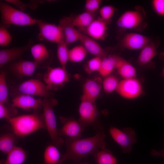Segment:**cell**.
I'll use <instances>...</instances> for the list:
<instances>
[{"label": "cell", "mask_w": 164, "mask_h": 164, "mask_svg": "<svg viewBox=\"0 0 164 164\" xmlns=\"http://www.w3.org/2000/svg\"><path fill=\"white\" fill-rule=\"evenodd\" d=\"M96 132L94 136L87 138L72 139L65 138L64 144L66 151L61 155V163L67 160L77 162L99 150L106 149L104 140L106 135L104 132L103 130Z\"/></svg>", "instance_id": "obj_1"}, {"label": "cell", "mask_w": 164, "mask_h": 164, "mask_svg": "<svg viewBox=\"0 0 164 164\" xmlns=\"http://www.w3.org/2000/svg\"><path fill=\"white\" fill-rule=\"evenodd\" d=\"M36 111L30 114L16 116L8 121L12 132L19 137H24L41 129H46L43 114Z\"/></svg>", "instance_id": "obj_2"}, {"label": "cell", "mask_w": 164, "mask_h": 164, "mask_svg": "<svg viewBox=\"0 0 164 164\" xmlns=\"http://www.w3.org/2000/svg\"><path fill=\"white\" fill-rule=\"evenodd\" d=\"M0 12L1 23L6 26H26L36 24V19L2 1H0Z\"/></svg>", "instance_id": "obj_3"}, {"label": "cell", "mask_w": 164, "mask_h": 164, "mask_svg": "<svg viewBox=\"0 0 164 164\" xmlns=\"http://www.w3.org/2000/svg\"><path fill=\"white\" fill-rule=\"evenodd\" d=\"M57 104L54 99L45 98L42 100L43 115L47 130L51 138L52 144L58 148L64 144V140L59 136L53 108Z\"/></svg>", "instance_id": "obj_4"}, {"label": "cell", "mask_w": 164, "mask_h": 164, "mask_svg": "<svg viewBox=\"0 0 164 164\" xmlns=\"http://www.w3.org/2000/svg\"><path fill=\"white\" fill-rule=\"evenodd\" d=\"M78 109V121L85 128L91 126L96 131L103 130L98 120L99 113L95 102L81 99Z\"/></svg>", "instance_id": "obj_5"}, {"label": "cell", "mask_w": 164, "mask_h": 164, "mask_svg": "<svg viewBox=\"0 0 164 164\" xmlns=\"http://www.w3.org/2000/svg\"><path fill=\"white\" fill-rule=\"evenodd\" d=\"M110 134L114 141L121 147L122 152L130 153L132 145L137 141L134 130L131 128H125L122 130L114 127L109 129Z\"/></svg>", "instance_id": "obj_6"}, {"label": "cell", "mask_w": 164, "mask_h": 164, "mask_svg": "<svg viewBox=\"0 0 164 164\" xmlns=\"http://www.w3.org/2000/svg\"><path fill=\"white\" fill-rule=\"evenodd\" d=\"M43 81L49 91L57 90L69 81L70 76L65 68L48 67L44 75Z\"/></svg>", "instance_id": "obj_7"}, {"label": "cell", "mask_w": 164, "mask_h": 164, "mask_svg": "<svg viewBox=\"0 0 164 164\" xmlns=\"http://www.w3.org/2000/svg\"><path fill=\"white\" fill-rule=\"evenodd\" d=\"M116 91L123 98L132 100L142 95L143 88L141 82L136 77L122 79L119 81Z\"/></svg>", "instance_id": "obj_8"}, {"label": "cell", "mask_w": 164, "mask_h": 164, "mask_svg": "<svg viewBox=\"0 0 164 164\" xmlns=\"http://www.w3.org/2000/svg\"><path fill=\"white\" fill-rule=\"evenodd\" d=\"M36 25L39 30L37 38L40 40H45L56 44L64 41L62 30L59 25L40 19H37Z\"/></svg>", "instance_id": "obj_9"}, {"label": "cell", "mask_w": 164, "mask_h": 164, "mask_svg": "<svg viewBox=\"0 0 164 164\" xmlns=\"http://www.w3.org/2000/svg\"><path fill=\"white\" fill-rule=\"evenodd\" d=\"M62 126L58 129L59 136L64 137L72 139L81 138L85 127L78 120L73 118L61 117Z\"/></svg>", "instance_id": "obj_10"}, {"label": "cell", "mask_w": 164, "mask_h": 164, "mask_svg": "<svg viewBox=\"0 0 164 164\" xmlns=\"http://www.w3.org/2000/svg\"><path fill=\"white\" fill-rule=\"evenodd\" d=\"M21 94L31 96H37L45 98H50L52 93L46 88L45 84L35 79L26 80L20 84L18 87Z\"/></svg>", "instance_id": "obj_11"}, {"label": "cell", "mask_w": 164, "mask_h": 164, "mask_svg": "<svg viewBox=\"0 0 164 164\" xmlns=\"http://www.w3.org/2000/svg\"><path fill=\"white\" fill-rule=\"evenodd\" d=\"M33 43V39H31L27 44L23 46L0 50V68L9 63L21 60L24 53L31 48Z\"/></svg>", "instance_id": "obj_12"}, {"label": "cell", "mask_w": 164, "mask_h": 164, "mask_svg": "<svg viewBox=\"0 0 164 164\" xmlns=\"http://www.w3.org/2000/svg\"><path fill=\"white\" fill-rule=\"evenodd\" d=\"M143 16L138 10H130L124 12L119 17L116 25L119 28L125 29H133L142 23Z\"/></svg>", "instance_id": "obj_13"}, {"label": "cell", "mask_w": 164, "mask_h": 164, "mask_svg": "<svg viewBox=\"0 0 164 164\" xmlns=\"http://www.w3.org/2000/svg\"><path fill=\"white\" fill-rule=\"evenodd\" d=\"M151 42L147 36L135 32L126 33L121 41L122 46L132 50H141Z\"/></svg>", "instance_id": "obj_14"}, {"label": "cell", "mask_w": 164, "mask_h": 164, "mask_svg": "<svg viewBox=\"0 0 164 164\" xmlns=\"http://www.w3.org/2000/svg\"><path fill=\"white\" fill-rule=\"evenodd\" d=\"M12 104L15 107L30 111H37L42 107V100L37 99L32 96L21 94L14 98L12 101Z\"/></svg>", "instance_id": "obj_15"}, {"label": "cell", "mask_w": 164, "mask_h": 164, "mask_svg": "<svg viewBox=\"0 0 164 164\" xmlns=\"http://www.w3.org/2000/svg\"><path fill=\"white\" fill-rule=\"evenodd\" d=\"M58 25L62 30L64 40L67 45L79 40L82 33L73 25L70 18L63 17L60 20Z\"/></svg>", "instance_id": "obj_16"}, {"label": "cell", "mask_w": 164, "mask_h": 164, "mask_svg": "<svg viewBox=\"0 0 164 164\" xmlns=\"http://www.w3.org/2000/svg\"><path fill=\"white\" fill-rule=\"evenodd\" d=\"M12 62L10 66V70L19 77L31 76L38 67L34 61L20 60Z\"/></svg>", "instance_id": "obj_17"}, {"label": "cell", "mask_w": 164, "mask_h": 164, "mask_svg": "<svg viewBox=\"0 0 164 164\" xmlns=\"http://www.w3.org/2000/svg\"><path fill=\"white\" fill-rule=\"evenodd\" d=\"M34 61L38 65V67L48 66L51 61V53L43 44L38 43L32 45L30 49Z\"/></svg>", "instance_id": "obj_18"}, {"label": "cell", "mask_w": 164, "mask_h": 164, "mask_svg": "<svg viewBox=\"0 0 164 164\" xmlns=\"http://www.w3.org/2000/svg\"><path fill=\"white\" fill-rule=\"evenodd\" d=\"M108 27L107 22L100 18L94 19L85 29L86 35L95 40L104 39Z\"/></svg>", "instance_id": "obj_19"}, {"label": "cell", "mask_w": 164, "mask_h": 164, "mask_svg": "<svg viewBox=\"0 0 164 164\" xmlns=\"http://www.w3.org/2000/svg\"><path fill=\"white\" fill-rule=\"evenodd\" d=\"M102 88V84L96 79H88L84 82L81 99L95 102Z\"/></svg>", "instance_id": "obj_20"}, {"label": "cell", "mask_w": 164, "mask_h": 164, "mask_svg": "<svg viewBox=\"0 0 164 164\" xmlns=\"http://www.w3.org/2000/svg\"><path fill=\"white\" fill-rule=\"evenodd\" d=\"M79 41L88 53L94 56L103 59L107 56L105 51L96 40L87 35L81 33Z\"/></svg>", "instance_id": "obj_21"}, {"label": "cell", "mask_w": 164, "mask_h": 164, "mask_svg": "<svg viewBox=\"0 0 164 164\" xmlns=\"http://www.w3.org/2000/svg\"><path fill=\"white\" fill-rule=\"evenodd\" d=\"M151 42L141 50L137 59V64L139 67H144L151 62L154 58L158 54L157 45Z\"/></svg>", "instance_id": "obj_22"}, {"label": "cell", "mask_w": 164, "mask_h": 164, "mask_svg": "<svg viewBox=\"0 0 164 164\" xmlns=\"http://www.w3.org/2000/svg\"><path fill=\"white\" fill-rule=\"evenodd\" d=\"M116 69L123 79L136 77L137 71L135 67L125 59L118 56Z\"/></svg>", "instance_id": "obj_23"}, {"label": "cell", "mask_w": 164, "mask_h": 164, "mask_svg": "<svg viewBox=\"0 0 164 164\" xmlns=\"http://www.w3.org/2000/svg\"><path fill=\"white\" fill-rule=\"evenodd\" d=\"M19 138L12 132L2 134L0 137V151L7 154L16 146Z\"/></svg>", "instance_id": "obj_24"}, {"label": "cell", "mask_w": 164, "mask_h": 164, "mask_svg": "<svg viewBox=\"0 0 164 164\" xmlns=\"http://www.w3.org/2000/svg\"><path fill=\"white\" fill-rule=\"evenodd\" d=\"M58 148L52 144L48 145L44 151L43 161L40 164H62L61 155Z\"/></svg>", "instance_id": "obj_25"}, {"label": "cell", "mask_w": 164, "mask_h": 164, "mask_svg": "<svg viewBox=\"0 0 164 164\" xmlns=\"http://www.w3.org/2000/svg\"><path fill=\"white\" fill-rule=\"evenodd\" d=\"M7 155L6 159L1 164H22L27 157L25 151L16 146Z\"/></svg>", "instance_id": "obj_26"}, {"label": "cell", "mask_w": 164, "mask_h": 164, "mask_svg": "<svg viewBox=\"0 0 164 164\" xmlns=\"http://www.w3.org/2000/svg\"><path fill=\"white\" fill-rule=\"evenodd\" d=\"M91 155L97 164H117L116 158L107 149L99 150Z\"/></svg>", "instance_id": "obj_27"}, {"label": "cell", "mask_w": 164, "mask_h": 164, "mask_svg": "<svg viewBox=\"0 0 164 164\" xmlns=\"http://www.w3.org/2000/svg\"><path fill=\"white\" fill-rule=\"evenodd\" d=\"M118 56L109 55L102 59L100 70L98 72L103 77L111 74L114 70L116 69Z\"/></svg>", "instance_id": "obj_28"}, {"label": "cell", "mask_w": 164, "mask_h": 164, "mask_svg": "<svg viewBox=\"0 0 164 164\" xmlns=\"http://www.w3.org/2000/svg\"><path fill=\"white\" fill-rule=\"evenodd\" d=\"M94 19V13L85 11L72 20V23L75 27L85 29Z\"/></svg>", "instance_id": "obj_29"}, {"label": "cell", "mask_w": 164, "mask_h": 164, "mask_svg": "<svg viewBox=\"0 0 164 164\" xmlns=\"http://www.w3.org/2000/svg\"><path fill=\"white\" fill-rule=\"evenodd\" d=\"M88 52L82 45H78L69 50V61L78 63L83 60L86 56Z\"/></svg>", "instance_id": "obj_30"}, {"label": "cell", "mask_w": 164, "mask_h": 164, "mask_svg": "<svg viewBox=\"0 0 164 164\" xmlns=\"http://www.w3.org/2000/svg\"><path fill=\"white\" fill-rule=\"evenodd\" d=\"M57 56L58 60L61 67L66 69L69 61V50L68 45L64 41L57 44Z\"/></svg>", "instance_id": "obj_31"}, {"label": "cell", "mask_w": 164, "mask_h": 164, "mask_svg": "<svg viewBox=\"0 0 164 164\" xmlns=\"http://www.w3.org/2000/svg\"><path fill=\"white\" fill-rule=\"evenodd\" d=\"M104 78L101 84L104 91L107 94L116 91L119 82L117 77L111 74Z\"/></svg>", "instance_id": "obj_32"}, {"label": "cell", "mask_w": 164, "mask_h": 164, "mask_svg": "<svg viewBox=\"0 0 164 164\" xmlns=\"http://www.w3.org/2000/svg\"><path fill=\"white\" fill-rule=\"evenodd\" d=\"M8 91L6 81L5 73L2 70L0 73V103L5 104L8 102Z\"/></svg>", "instance_id": "obj_33"}, {"label": "cell", "mask_w": 164, "mask_h": 164, "mask_svg": "<svg viewBox=\"0 0 164 164\" xmlns=\"http://www.w3.org/2000/svg\"><path fill=\"white\" fill-rule=\"evenodd\" d=\"M4 1L8 3L11 4L15 5L19 10L23 12L28 8L32 10L35 9L38 7L39 3L44 2L43 1H32L28 3H25L19 0H6Z\"/></svg>", "instance_id": "obj_34"}, {"label": "cell", "mask_w": 164, "mask_h": 164, "mask_svg": "<svg viewBox=\"0 0 164 164\" xmlns=\"http://www.w3.org/2000/svg\"><path fill=\"white\" fill-rule=\"evenodd\" d=\"M17 111L12 104L10 106L0 103V118L5 119L7 121L16 116Z\"/></svg>", "instance_id": "obj_35"}, {"label": "cell", "mask_w": 164, "mask_h": 164, "mask_svg": "<svg viewBox=\"0 0 164 164\" xmlns=\"http://www.w3.org/2000/svg\"><path fill=\"white\" fill-rule=\"evenodd\" d=\"M12 37L7 29L6 26L2 23L0 26V46H5L12 41Z\"/></svg>", "instance_id": "obj_36"}, {"label": "cell", "mask_w": 164, "mask_h": 164, "mask_svg": "<svg viewBox=\"0 0 164 164\" xmlns=\"http://www.w3.org/2000/svg\"><path fill=\"white\" fill-rule=\"evenodd\" d=\"M115 10V8L112 5L103 6L99 9L100 18L107 22L112 18Z\"/></svg>", "instance_id": "obj_37"}, {"label": "cell", "mask_w": 164, "mask_h": 164, "mask_svg": "<svg viewBox=\"0 0 164 164\" xmlns=\"http://www.w3.org/2000/svg\"><path fill=\"white\" fill-rule=\"evenodd\" d=\"M102 60V58L97 56H94L90 59L87 63L88 70L91 72H98L100 68Z\"/></svg>", "instance_id": "obj_38"}, {"label": "cell", "mask_w": 164, "mask_h": 164, "mask_svg": "<svg viewBox=\"0 0 164 164\" xmlns=\"http://www.w3.org/2000/svg\"><path fill=\"white\" fill-rule=\"evenodd\" d=\"M101 2V0H86L84 5L86 11L94 14L100 9Z\"/></svg>", "instance_id": "obj_39"}, {"label": "cell", "mask_w": 164, "mask_h": 164, "mask_svg": "<svg viewBox=\"0 0 164 164\" xmlns=\"http://www.w3.org/2000/svg\"><path fill=\"white\" fill-rule=\"evenodd\" d=\"M151 5L156 14L164 16V0H153L151 1Z\"/></svg>", "instance_id": "obj_40"}, {"label": "cell", "mask_w": 164, "mask_h": 164, "mask_svg": "<svg viewBox=\"0 0 164 164\" xmlns=\"http://www.w3.org/2000/svg\"><path fill=\"white\" fill-rule=\"evenodd\" d=\"M151 154L154 156H162L164 159V148L162 150L159 151H157L156 150L153 149L151 151Z\"/></svg>", "instance_id": "obj_41"}, {"label": "cell", "mask_w": 164, "mask_h": 164, "mask_svg": "<svg viewBox=\"0 0 164 164\" xmlns=\"http://www.w3.org/2000/svg\"><path fill=\"white\" fill-rule=\"evenodd\" d=\"M159 57L161 60L164 59V51L158 53Z\"/></svg>", "instance_id": "obj_42"}, {"label": "cell", "mask_w": 164, "mask_h": 164, "mask_svg": "<svg viewBox=\"0 0 164 164\" xmlns=\"http://www.w3.org/2000/svg\"><path fill=\"white\" fill-rule=\"evenodd\" d=\"M161 75L162 77H164V65L162 70Z\"/></svg>", "instance_id": "obj_43"}, {"label": "cell", "mask_w": 164, "mask_h": 164, "mask_svg": "<svg viewBox=\"0 0 164 164\" xmlns=\"http://www.w3.org/2000/svg\"><path fill=\"white\" fill-rule=\"evenodd\" d=\"M90 164L87 162H83V163H81L80 164Z\"/></svg>", "instance_id": "obj_44"}]
</instances>
